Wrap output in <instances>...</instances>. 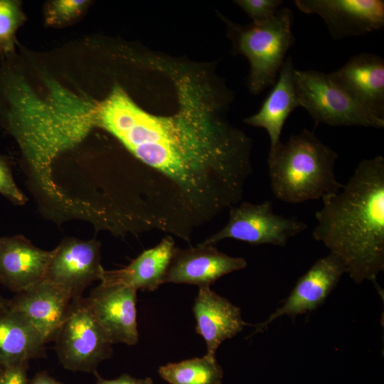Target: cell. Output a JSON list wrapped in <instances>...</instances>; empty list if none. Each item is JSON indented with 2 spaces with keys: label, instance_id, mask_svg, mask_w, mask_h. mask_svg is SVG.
Here are the masks:
<instances>
[{
  "label": "cell",
  "instance_id": "cell-1",
  "mask_svg": "<svg viewBox=\"0 0 384 384\" xmlns=\"http://www.w3.org/2000/svg\"><path fill=\"white\" fill-rule=\"evenodd\" d=\"M312 237L344 262L356 284L384 270V158L362 160L346 184L321 198Z\"/></svg>",
  "mask_w": 384,
  "mask_h": 384
},
{
  "label": "cell",
  "instance_id": "cell-2",
  "mask_svg": "<svg viewBox=\"0 0 384 384\" xmlns=\"http://www.w3.org/2000/svg\"><path fill=\"white\" fill-rule=\"evenodd\" d=\"M337 159V153L314 132L304 129L292 135L268 154L272 193L283 202L299 203L338 192L343 184L334 173Z\"/></svg>",
  "mask_w": 384,
  "mask_h": 384
},
{
  "label": "cell",
  "instance_id": "cell-3",
  "mask_svg": "<svg viewBox=\"0 0 384 384\" xmlns=\"http://www.w3.org/2000/svg\"><path fill=\"white\" fill-rule=\"evenodd\" d=\"M293 19L292 11L287 7L279 8L270 20L261 23L241 26L226 19L235 53L249 61L251 93L257 95L275 83L294 42Z\"/></svg>",
  "mask_w": 384,
  "mask_h": 384
},
{
  "label": "cell",
  "instance_id": "cell-4",
  "mask_svg": "<svg viewBox=\"0 0 384 384\" xmlns=\"http://www.w3.org/2000/svg\"><path fill=\"white\" fill-rule=\"evenodd\" d=\"M299 106L315 124L329 126H361L381 129L380 119L358 103L335 84L328 74L315 70H294Z\"/></svg>",
  "mask_w": 384,
  "mask_h": 384
},
{
  "label": "cell",
  "instance_id": "cell-5",
  "mask_svg": "<svg viewBox=\"0 0 384 384\" xmlns=\"http://www.w3.org/2000/svg\"><path fill=\"white\" fill-rule=\"evenodd\" d=\"M55 350L63 367L72 371L95 373L111 357L112 343L95 319L87 299L75 298L70 312L55 334Z\"/></svg>",
  "mask_w": 384,
  "mask_h": 384
},
{
  "label": "cell",
  "instance_id": "cell-6",
  "mask_svg": "<svg viewBox=\"0 0 384 384\" xmlns=\"http://www.w3.org/2000/svg\"><path fill=\"white\" fill-rule=\"evenodd\" d=\"M308 228L296 217L274 212L272 203L242 202L229 208V218L219 231L207 238L202 245H214L224 239H235L250 245L270 244L284 247L288 240Z\"/></svg>",
  "mask_w": 384,
  "mask_h": 384
},
{
  "label": "cell",
  "instance_id": "cell-7",
  "mask_svg": "<svg viewBox=\"0 0 384 384\" xmlns=\"http://www.w3.org/2000/svg\"><path fill=\"white\" fill-rule=\"evenodd\" d=\"M345 273H347V270L344 262L334 253L329 252L326 256L317 260L299 278L280 307L263 322L255 326V330L252 335L263 331L272 321L282 316L287 315L294 319L298 315L315 310L325 302Z\"/></svg>",
  "mask_w": 384,
  "mask_h": 384
},
{
  "label": "cell",
  "instance_id": "cell-8",
  "mask_svg": "<svg viewBox=\"0 0 384 384\" xmlns=\"http://www.w3.org/2000/svg\"><path fill=\"white\" fill-rule=\"evenodd\" d=\"M308 14H317L334 40L365 35L384 26L383 0H296Z\"/></svg>",
  "mask_w": 384,
  "mask_h": 384
},
{
  "label": "cell",
  "instance_id": "cell-9",
  "mask_svg": "<svg viewBox=\"0 0 384 384\" xmlns=\"http://www.w3.org/2000/svg\"><path fill=\"white\" fill-rule=\"evenodd\" d=\"M100 262L99 241L67 238L53 250L45 278L67 290L73 298L80 297L92 282L100 280L105 270Z\"/></svg>",
  "mask_w": 384,
  "mask_h": 384
},
{
  "label": "cell",
  "instance_id": "cell-10",
  "mask_svg": "<svg viewBox=\"0 0 384 384\" xmlns=\"http://www.w3.org/2000/svg\"><path fill=\"white\" fill-rule=\"evenodd\" d=\"M97 323L112 343L137 344V290L119 284H101L86 298Z\"/></svg>",
  "mask_w": 384,
  "mask_h": 384
},
{
  "label": "cell",
  "instance_id": "cell-11",
  "mask_svg": "<svg viewBox=\"0 0 384 384\" xmlns=\"http://www.w3.org/2000/svg\"><path fill=\"white\" fill-rule=\"evenodd\" d=\"M75 298L63 287L43 279L16 293L9 308L22 314L45 342L54 338L66 319Z\"/></svg>",
  "mask_w": 384,
  "mask_h": 384
},
{
  "label": "cell",
  "instance_id": "cell-12",
  "mask_svg": "<svg viewBox=\"0 0 384 384\" xmlns=\"http://www.w3.org/2000/svg\"><path fill=\"white\" fill-rule=\"evenodd\" d=\"M246 266L244 258L229 256L214 245L198 244L186 249L175 247L163 284L210 287L223 276Z\"/></svg>",
  "mask_w": 384,
  "mask_h": 384
},
{
  "label": "cell",
  "instance_id": "cell-13",
  "mask_svg": "<svg viewBox=\"0 0 384 384\" xmlns=\"http://www.w3.org/2000/svg\"><path fill=\"white\" fill-rule=\"evenodd\" d=\"M328 75L368 111L384 119V60L381 57L370 53L356 54Z\"/></svg>",
  "mask_w": 384,
  "mask_h": 384
},
{
  "label": "cell",
  "instance_id": "cell-14",
  "mask_svg": "<svg viewBox=\"0 0 384 384\" xmlns=\"http://www.w3.org/2000/svg\"><path fill=\"white\" fill-rule=\"evenodd\" d=\"M52 255L22 235L0 237V283L16 293L27 289L45 279Z\"/></svg>",
  "mask_w": 384,
  "mask_h": 384
},
{
  "label": "cell",
  "instance_id": "cell-15",
  "mask_svg": "<svg viewBox=\"0 0 384 384\" xmlns=\"http://www.w3.org/2000/svg\"><path fill=\"white\" fill-rule=\"evenodd\" d=\"M196 330L205 340L206 356L215 358L219 346L240 333L247 325L239 307L210 289L199 287L193 305Z\"/></svg>",
  "mask_w": 384,
  "mask_h": 384
},
{
  "label": "cell",
  "instance_id": "cell-16",
  "mask_svg": "<svg viewBox=\"0 0 384 384\" xmlns=\"http://www.w3.org/2000/svg\"><path fill=\"white\" fill-rule=\"evenodd\" d=\"M294 70L292 58L288 56L260 109L243 120L248 125L266 130L270 139V150L281 142L280 137L287 119L300 107L294 82Z\"/></svg>",
  "mask_w": 384,
  "mask_h": 384
},
{
  "label": "cell",
  "instance_id": "cell-17",
  "mask_svg": "<svg viewBox=\"0 0 384 384\" xmlns=\"http://www.w3.org/2000/svg\"><path fill=\"white\" fill-rule=\"evenodd\" d=\"M174 248V238L167 235L124 268L111 271L104 270L101 284L124 285L137 291H154L163 284Z\"/></svg>",
  "mask_w": 384,
  "mask_h": 384
},
{
  "label": "cell",
  "instance_id": "cell-18",
  "mask_svg": "<svg viewBox=\"0 0 384 384\" xmlns=\"http://www.w3.org/2000/svg\"><path fill=\"white\" fill-rule=\"evenodd\" d=\"M45 341L21 314L0 311V367L4 368L43 355Z\"/></svg>",
  "mask_w": 384,
  "mask_h": 384
},
{
  "label": "cell",
  "instance_id": "cell-19",
  "mask_svg": "<svg viewBox=\"0 0 384 384\" xmlns=\"http://www.w3.org/2000/svg\"><path fill=\"white\" fill-rule=\"evenodd\" d=\"M158 373L170 384H221L223 377L216 358L206 355L161 366Z\"/></svg>",
  "mask_w": 384,
  "mask_h": 384
},
{
  "label": "cell",
  "instance_id": "cell-20",
  "mask_svg": "<svg viewBox=\"0 0 384 384\" xmlns=\"http://www.w3.org/2000/svg\"><path fill=\"white\" fill-rule=\"evenodd\" d=\"M25 20L21 4L14 0H0V51L11 54L15 33Z\"/></svg>",
  "mask_w": 384,
  "mask_h": 384
},
{
  "label": "cell",
  "instance_id": "cell-21",
  "mask_svg": "<svg viewBox=\"0 0 384 384\" xmlns=\"http://www.w3.org/2000/svg\"><path fill=\"white\" fill-rule=\"evenodd\" d=\"M87 1L58 0L50 2L46 10V21L50 26H60L75 19L85 9Z\"/></svg>",
  "mask_w": 384,
  "mask_h": 384
},
{
  "label": "cell",
  "instance_id": "cell-22",
  "mask_svg": "<svg viewBox=\"0 0 384 384\" xmlns=\"http://www.w3.org/2000/svg\"><path fill=\"white\" fill-rule=\"evenodd\" d=\"M240 6L252 20L254 23H261L270 20L282 4L281 0H236Z\"/></svg>",
  "mask_w": 384,
  "mask_h": 384
},
{
  "label": "cell",
  "instance_id": "cell-23",
  "mask_svg": "<svg viewBox=\"0 0 384 384\" xmlns=\"http://www.w3.org/2000/svg\"><path fill=\"white\" fill-rule=\"evenodd\" d=\"M0 193L16 205H23L27 200L15 183L9 162L1 155H0Z\"/></svg>",
  "mask_w": 384,
  "mask_h": 384
},
{
  "label": "cell",
  "instance_id": "cell-24",
  "mask_svg": "<svg viewBox=\"0 0 384 384\" xmlns=\"http://www.w3.org/2000/svg\"><path fill=\"white\" fill-rule=\"evenodd\" d=\"M28 363H22L3 368L0 384H28Z\"/></svg>",
  "mask_w": 384,
  "mask_h": 384
},
{
  "label": "cell",
  "instance_id": "cell-25",
  "mask_svg": "<svg viewBox=\"0 0 384 384\" xmlns=\"http://www.w3.org/2000/svg\"><path fill=\"white\" fill-rule=\"evenodd\" d=\"M96 376V384H154L151 378H136L128 374H122L119 378L112 380L102 378L96 371L94 373Z\"/></svg>",
  "mask_w": 384,
  "mask_h": 384
},
{
  "label": "cell",
  "instance_id": "cell-26",
  "mask_svg": "<svg viewBox=\"0 0 384 384\" xmlns=\"http://www.w3.org/2000/svg\"><path fill=\"white\" fill-rule=\"evenodd\" d=\"M28 384H64L50 376L46 372L37 373Z\"/></svg>",
  "mask_w": 384,
  "mask_h": 384
},
{
  "label": "cell",
  "instance_id": "cell-27",
  "mask_svg": "<svg viewBox=\"0 0 384 384\" xmlns=\"http://www.w3.org/2000/svg\"><path fill=\"white\" fill-rule=\"evenodd\" d=\"M9 307V300L2 297L0 294V311Z\"/></svg>",
  "mask_w": 384,
  "mask_h": 384
},
{
  "label": "cell",
  "instance_id": "cell-28",
  "mask_svg": "<svg viewBox=\"0 0 384 384\" xmlns=\"http://www.w3.org/2000/svg\"><path fill=\"white\" fill-rule=\"evenodd\" d=\"M2 372H3V368H0V377H1V374H2Z\"/></svg>",
  "mask_w": 384,
  "mask_h": 384
},
{
  "label": "cell",
  "instance_id": "cell-29",
  "mask_svg": "<svg viewBox=\"0 0 384 384\" xmlns=\"http://www.w3.org/2000/svg\"><path fill=\"white\" fill-rule=\"evenodd\" d=\"M146 60L147 61V53H146ZM146 68H147V69H148V62L146 63Z\"/></svg>",
  "mask_w": 384,
  "mask_h": 384
}]
</instances>
